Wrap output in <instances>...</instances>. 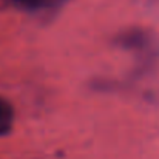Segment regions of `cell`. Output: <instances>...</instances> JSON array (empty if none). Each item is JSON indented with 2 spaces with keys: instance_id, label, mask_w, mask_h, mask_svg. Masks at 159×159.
Wrapping results in <instances>:
<instances>
[{
  "instance_id": "277c9868",
  "label": "cell",
  "mask_w": 159,
  "mask_h": 159,
  "mask_svg": "<svg viewBox=\"0 0 159 159\" xmlns=\"http://www.w3.org/2000/svg\"><path fill=\"white\" fill-rule=\"evenodd\" d=\"M54 2H56V8H60V6H62V5H63L66 0H54Z\"/></svg>"
},
{
  "instance_id": "7a4b0ae2",
  "label": "cell",
  "mask_w": 159,
  "mask_h": 159,
  "mask_svg": "<svg viewBox=\"0 0 159 159\" xmlns=\"http://www.w3.org/2000/svg\"><path fill=\"white\" fill-rule=\"evenodd\" d=\"M14 127V107L0 96V138L9 134Z\"/></svg>"
},
{
  "instance_id": "3957f363",
  "label": "cell",
  "mask_w": 159,
  "mask_h": 159,
  "mask_svg": "<svg viewBox=\"0 0 159 159\" xmlns=\"http://www.w3.org/2000/svg\"><path fill=\"white\" fill-rule=\"evenodd\" d=\"M11 3L23 11L37 12L43 9H57L54 0H11Z\"/></svg>"
},
{
  "instance_id": "6da1fadb",
  "label": "cell",
  "mask_w": 159,
  "mask_h": 159,
  "mask_svg": "<svg viewBox=\"0 0 159 159\" xmlns=\"http://www.w3.org/2000/svg\"><path fill=\"white\" fill-rule=\"evenodd\" d=\"M114 45L128 51H144L150 47V33L142 28H127L114 37Z\"/></svg>"
}]
</instances>
